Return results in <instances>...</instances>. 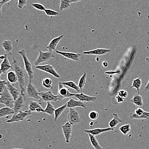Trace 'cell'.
Segmentation results:
<instances>
[{"mask_svg":"<svg viewBox=\"0 0 149 149\" xmlns=\"http://www.w3.org/2000/svg\"><path fill=\"white\" fill-rule=\"evenodd\" d=\"M12 60L11 68L15 72L17 75L21 93L23 95L25 96V91L26 90V89L25 88V72L19 64L15 58L13 56Z\"/></svg>","mask_w":149,"mask_h":149,"instance_id":"1","label":"cell"},{"mask_svg":"<svg viewBox=\"0 0 149 149\" xmlns=\"http://www.w3.org/2000/svg\"><path fill=\"white\" fill-rule=\"evenodd\" d=\"M18 53L22 56L24 63V64L25 70L29 76V82L31 83L32 80L34 78V72L32 67L31 63L28 56L27 53L24 49H22L18 52Z\"/></svg>","mask_w":149,"mask_h":149,"instance_id":"2","label":"cell"},{"mask_svg":"<svg viewBox=\"0 0 149 149\" xmlns=\"http://www.w3.org/2000/svg\"><path fill=\"white\" fill-rule=\"evenodd\" d=\"M15 100L8 91L7 87L0 94V103L6 107L13 108Z\"/></svg>","mask_w":149,"mask_h":149,"instance_id":"3","label":"cell"},{"mask_svg":"<svg viewBox=\"0 0 149 149\" xmlns=\"http://www.w3.org/2000/svg\"><path fill=\"white\" fill-rule=\"evenodd\" d=\"M54 55L52 52H43L39 50V55L37 59L34 61V65L36 66H39L41 64L48 62L54 58Z\"/></svg>","mask_w":149,"mask_h":149,"instance_id":"4","label":"cell"},{"mask_svg":"<svg viewBox=\"0 0 149 149\" xmlns=\"http://www.w3.org/2000/svg\"><path fill=\"white\" fill-rule=\"evenodd\" d=\"M31 112L29 110L20 111L18 113L14 114L10 119L7 121L8 123H13V122H18L20 121H22L25 119L26 117L30 116Z\"/></svg>","mask_w":149,"mask_h":149,"instance_id":"5","label":"cell"},{"mask_svg":"<svg viewBox=\"0 0 149 149\" xmlns=\"http://www.w3.org/2000/svg\"><path fill=\"white\" fill-rule=\"evenodd\" d=\"M67 119L68 121L72 125L78 124L81 121L79 112L73 108H70L69 109L67 115Z\"/></svg>","mask_w":149,"mask_h":149,"instance_id":"6","label":"cell"},{"mask_svg":"<svg viewBox=\"0 0 149 149\" xmlns=\"http://www.w3.org/2000/svg\"><path fill=\"white\" fill-rule=\"evenodd\" d=\"M74 94H75L70 93L69 89L64 87L63 85H62L61 83H58V94L57 95L58 100L61 101L66 98L74 96Z\"/></svg>","mask_w":149,"mask_h":149,"instance_id":"7","label":"cell"},{"mask_svg":"<svg viewBox=\"0 0 149 149\" xmlns=\"http://www.w3.org/2000/svg\"><path fill=\"white\" fill-rule=\"evenodd\" d=\"M26 91L27 96L29 97L42 100L39 95V91L31 82H29L26 85Z\"/></svg>","mask_w":149,"mask_h":149,"instance_id":"8","label":"cell"},{"mask_svg":"<svg viewBox=\"0 0 149 149\" xmlns=\"http://www.w3.org/2000/svg\"><path fill=\"white\" fill-rule=\"evenodd\" d=\"M39 95L42 101L45 102L53 101L56 102L58 100V96L57 95H54L53 94L52 91L51 90L39 92Z\"/></svg>","mask_w":149,"mask_h":149,"instance_id":"9","label":"cell"},{"mask_svg":"<svg viewBox=\"0 0 149 149\" xmlns=\"http://www.w3.org/2000/svg\"><path fill=\"white\" fill-rule=\"evenodd\" d=\"M131 119H149V112L144 111L141 108L136 109L134 112L130 114Z\"/></svg>","mask_w":149,"mask_h":149,"instance_id":"10","label":"cell"},{"mask_svg":"<svg viewBox=\"0 0 149 149\" xmlns=\"http://www.w3.org/2000/svg\"><path fill=\"white\" fill-rule=\"evenodd\" d=\"M72 125L68 121L61 126L63 133L65 137L66 143H70V141L72 131Z\"/></svg>","mask_w":149,"mask_h":149,"instance_id":"11","label":"cell"},{"mask_svg":"<svg viewBox=\"0 0 149 149\" xmlns=\"http://www.w3.org/2000/svg\"><path fill=\"white\" fill-rule=\"evenodd\" d=\"M37 69L41 71H44L52 75L56 78H60L61 76L57 73L54 68L50 64L45 65H39L35 66Z\"/></svg>","mask_w":149,"mask_h":149,"instance_id":"12","label":"cell"},{"mask_svg":"<svg viewBox=\"0 0 149 149\" xmlns=\"http://www.w3.org/2000/svg\"><path fill=\"white\" fill-rule=\"evenodd\" d=\"M26 101L25 96L21 94L19 97L16 100L14 103L13 110L14 111V114L18 113L21 111L23 108L24 106V103Z\"/></svg>","mask_w":149,"mask_h":149,"instance_id":"13","label":"cell"},{"mask_svg":"<svg viewBox=\"0 0 149 149\" xmlns=\"http://www.w3.org/2000/svg\"><path fill=\"white\" fill-rule=\"evenodd\" d=\"M6 87L15 100H16L21 94L20 90L16 88L13 85V84L10 83L9 81H8Z\"/></svg>","mask_w":149,"mask_h":149,"instance_id":"14","label":"cell"},{"mask_svg":"<svg viewBox=\"0 0 149 149\" xmlns=\"http://www.w3.org/2000/svg\"><path fill=\"white\" fill-rule=\"evenodd\" d=\"M55 52L58 54L61 55L67 59H70L74 61H79L80 57L81 56V54L78 53L67 52H60V51L55 50Z\"/></svg>","mask_w":149,"mask_h":149,"instance_id":"15","label":"cell"},{"mask_svg":"<svg viewBox=\"0 0 149 149\" xmlns=\"http://www.w3.org/2000/svg\"><path fill=\"white\" fill-rule=\"evenodd\" d=\"M29 110L30 112L36 111L38 112H44V109L41 106L40 104L36 101L30 100L28 103Z\"/></svg>","mask_w":149,"mask_h":149,"instance_id":"16","label":"cell"},{"mask_svg":"<svg viewBox=\"0 0 149 149\" xmlns=\"http://www.w3.org/2000/svg\"><path fill=\"white\" fill-rule=\"evenodd\" d=\"M67 108H73L75 107H81L86 109L87 105H85L82 101L80 100H76L73 99H70V100L67 102Z\"/></svg>","mask_w":149,"mask_h":149,"instance_id":"17","label":"cell"},{"mask_svg":"<svg viewBox=\"0 0 149 149\" xmlns=\"http://www.w3.org/2000/svg\"><path fill=\"white\" fill-rule=\"evenodd\" d=\"M12 68V66L10 64L8 55L7 54L5 55V58L3 59L1 64V69H0V74L2 73H6V72L9 69Z\"/></svg>","mask_w":149,"mask_h":149,"instance_id":"18","label":"cell"},{"mask_svg":"<svg viewBox=\"0 0 149 149\" xmlns=\"http://www.w3.org/2000/svg\"><path fill=\"white\" fill-rule=\"evenodd\" d=\"M64 35H60L59 37H55L51 40L50 42L49 43L48 46H46V48L49 50V52H52L56 50V47L58 43L59 42L60 40L63 37Z\"/></svg>","mask_w":149,"mask_h":149,"instance_id":"19","label":"cell"},{"mask_svg":"<svg viewBox=\"0 0 149 149\" xmlns=\"http://www.w3.org/2000/svg\"><path fill=\"white\" fill-rule=\"evenodd\" d=\"M114 129L110 128H104V129H100V128H97V129H93L91 130H86L84 131V132L87 133V134H91L92 135H98L99 134H102L103 132H107V131H113Z\"/></svg>","mask_w":149,"mask_h":149,"instance_id":"20","label":"cell"},{"mask_svg":"<svg viewBox=\"0 0 149 149\" xmlns=\"http://www.w3.org/2000/svg\"><path fill=\"white\" fill-rule=\"evenodd\" d=\"M111 52L109 49L104 48H98L95 50H91L88 52H84L83 54L87 55H102Z\"/></svg>","mask_w":149,"mask_h":149,"instance_id":"21","label":"cell"},{"mask_svg":"<svg viewBox=\"0 0 149 149\" xmlns=\"http://www.w3.org/2000/svg\"><path fill=\"white\" fill-rule=\"evenodd\" d=\"M77 98L79 100L82 101H86V102H91V101H95L97 100V97L93 96H89L84 95V94L81 92L80 94H75L74 96Z\"/></svg>","mask_w":149,"mask_h":149,"instance_id":"22","label":"cell"},{"mask_svg":"<svg viewBox=\"0 0 149 149\" xmlns=\"http://www.w3.org/2000/svg\"><path fill=\"white\" fill-rule=\"evenodd\" d=\"M14 114V111L13 108L9 107H6L1 108L0 109V118L6 116H9V115Z\"/></svg>","mask_w":149,"mask_h":149,"instance_id":"23","label":"cell"},{"mask_svg":"<svg viewBox=\"0 0 149 149\" xmlns=\"http://www.w3.org/2000/svg\"><path fill=\"white\" fill-rule=\"evenodd\" d=\"M1 46L7 53H11L13 50L12 42L10 40H5L3 42Z\"/></svg>","mask_w":149,"mask_h":149,"instance_id":"24","label":"cell"},{"mask_svg":"<svg viewBox=\"0 0 149 149\" xmlns=\"http://www.w3.org/2000/svg\"><path fill=\"white\" fill-rule=\"evenodd\" d=\"M113 118L109 123V126L110 128L114 129L120 123L123 121L119 118L117 113H113Z\"/></svg>","mask_w":149,"mask_h":149,"instance_id":"25","label":"cell"},{"mask_svg":"<svg viewBox=\"0 0 149 149\" xmlns=\"http://www.w3.org/2000/svg\"><path fill=\"white\" fill-rule=\"evenodd\" d=\"M67 107V103L64 104V105L62 106L61 107H60L56 109H55V112H54V121H57V120L59 118V117H60L63 112L64 111L66 108Z\"/></svg>","mask_w":149,"mask_h":149,"instance_id":"26","label":"cell"},{"mask_svg":"<svg viewBox=\"0 0 149 149\" xmlns=\"http://www.w3.org/2000/svg\"><path fill=\"white\" fill-rule=\"evenodd\" d=\"M88 134L91 143L92 145L94 148V149H104L100 145V143L98 142L95 135H92V134Z\"/></svg>","mask_w":149,"mask_h":149,"instance_id":"27","label":"cell"},{"mask_svg":"<svg viewBox=\"0 0 149 149\" xmlns=\"http://www.w3.org/2000/svg\"><path fill=\"white\" fill-rule=\"evenodd\" d=\"M130 101L134 105L139 107H141L143 105L142 97L139 94H135Z\"/></svg>","mask_w":149,"mask_h":149,"instance_id":"28","label":"cell"},{"mask_svg":"<svg viewBox=\"0 0 149 149\" xmlns=\"http://www.w3.org/2000/svg\"><path fill=\"white\" fill-rule=\"evenodd\" d=\"M59 83H61L63 85L67 86L70 88H72L76 90L77 92H80L81 90L79 88V86L76 85V83H74L73 81H69V82H60Z\"/></svg>","mask_w":149,"mask_h":149,"instance_id":"29","label":"cell"},{"mask_svg":"<svg viewBox=\"0 0 149 149\" xmlns=\"http://www.w3.org/2000/svg\"><path fill=\"white\" fill-rule=\"evenodd\" d=\"M141 79L140 77L138 78H136V79L133 80V82H132V85L131 86L130 88H136L138 91V94H139L140 89L142 85Z\"/></svg>","mask_w":149,"mask_h":149,"instance_id":"30","label":"cell"},{"mask_svg":"<svg viewBox=\"0 0 149 149\" xmlns=\"http://www.w3.org/2000/svg\"><path fill=\"white\" fill-rule=\"evenodd\" d=\"M8 81L12 84H14L18 81V77L14 71H10L8 73Z\"/></svg>","mask_w":149,"mask_h":149,"instance_id":"31","label":"cell"},{"mask_svg":"<svg viewBox=\"0 0 149 149\" xmlns=\"http://www.w3.org/2000/svg\"><path fill=\"white\" fill-rule=\"evenodd\" d=\"M70 1V0H61L60 1L59 9L61 11L66 10L70 8L71 6Z\"/></svg>","mask_w":149,"mask_h":149,"instance_id":"32","label":"cell"},{"mask_svg":"<svg viewBox=\"0 0 149 149\" xmlns=\"http://www.w3.org/2000/svg\"><path fill=\"white\" fill-rule=\"evenodd\" d=\"M55 109L53 105L50 102H47V106L46 108L44 109V112L52 116L54 114Z\"/></svg>","mask_w":149,"mask_h":149,"instance_id":"33","label":"cell"},{"mask_svg":"<svg viewBox=\"0 0 149 149\" xmlns=\"http://www.w3.org/2000/svg\"><path fill=\"white\" fill-rule=\"evenodd\" d=\"M42 85L44 87L48 89H52L53 86L52 85V80L49 78H44L42 81Z\"/></svg>","mask_w":149,"mask_h":149,"instance_id":"34","label":"cell"},{"mask_svg":"<svg viewBox=\"0 0 149 149\" xmlns=\"http://www.w3.org/2000/svg\"><path fill=\"white\" fill-rule=\"evenodd\" d=\"M86 77H87V73H84L83 75L81 76V77L80 78L79 80L78 86L81 90V93L82 92L83 88L85 85V83H86Z\"/></svg>","mask_w":149,"mask_h":149,"instance_id":"35","label":"cell"},{"mask_svg":"<svg viewBox=\"0 0 149 149\" xmlns=\"http://www.w3.org/2000/svg\"><path fill=\"white\" fill-rule=\"evenodd\" d=\"M119 130L124 135H127L131 131V126L130 124L123 125L119 128Z\"/></svg>","mask_w":149,"mask_h":149,"instance_id":"36","label":"cell"},{"mask_svg":"<svg viewBox=\"0 0 149 149\" xmlns=\"http://www.w3.org/2000/svg\"><path fill=\"white\" fill-rule=\"evenodd\" d=\"M46 15L49 16H55L59 15V13L57 11L51 10V9H46L44 11Z\"/></svg>","mask_w":149,"mask_h":149,"instance_id":"37","label":"cell"},{"mask_svg":"<svg viewBox=\"0 0 149 149\" xmlns=\"http://www.w3.org/2000/svg\"><path fill=\"white\" fill-rule=\"evenodd\" d=\"M31 6L37 10L40 11H44L45 10V7L42 4L39 3H33L31 4Z\"/></svg>","mask_w":149,"mask_h":149,"instance_id":"38","label":"cell"},{"mask_svg":"<svg viewBox=\"0 0 149 149\" xmlns=\"http://www.w3.org/2000/svg\"><path fill=\"white\" fill-rule=\"evenodd\" d=\"M89 117L92 120H96L99 117V114L96 111H92L89 114Z\"/></svg>","mask_w":149,"mask_h":149,"instance_id":"39","label":"cell"},{"mask_svg":"<svg viewBox=\"0 0 149 149\" xmlns=\"http://www.w3.org/2000/svg\"><path fill=\"white\" fill-rule=\"evenodd\" d=\"M8 81L6 80H1L0 81V92H2L7 86Z\"/></svg>","mask_w":149,"mask_h":149,"instance_id":"40","label":"cell"},{"mask_svg":"<svg viewBox=\"0 0 149 149\" xmlns=\"http://www.w3.org/2000/svg\"><path fill=\"white\" fill-rule=\"evenodd\" d=\"M27 0H18L17 7L22 9L24 6L27 4Z\"/></svg>","mask_w":149,"mask_h":149,"instance_id":"41","label":"cell"},{"mask_svg":"<svg viewBox=\"0 0 149 149\" xmlns=\"http://www.w3.org/2000/svg\"><path fill=\"white\" fill-rule=\"evenodd\" d=\"M119 95L120 97H122L123 98H126L127 96V93L125 90H122L119 92Z\"/></svg>","mask_w":149,"mask_h":149,"instance_id":"42","label":"cell"},{"mask_svg":"<svg viewBox=\"0 0 149 149\" xmlns=\"http://www.w3.org/2000/svg\"><path fill=\"white\" fill-rule=\"evenodd\" d=\"M11 0H2L1 2H0V4H1V12L2 7L3 5H4L5 4L8 3V2L10 1Z\"/></svg>","mask_w":149,"mask_h":149,"instance_id":"43","label":"cell"},{"mask_svg":"<svg viewBox=\"0 0 149 149\" xmlns=\"http://www.w3.org/2000/svg\"><path fill=\"white\" fill-rule=\"evenodd\" d=\"M148 91H149V80L148 82V84L146 85L144 89V91H145V92Z\"/></svg>","mask_w":149,"mask_h":149,"instance_id":"44","label":"cell"},{"mask_svg":"<svg viewBox=\"0 0 149 149\" xmlns=\"http://www.w3.org/2000/svg\"><path fill=\"white\" fill-rule=\"evenodd\" d=\"M102 65L104 67H107L108 66V63L106 61H104L102 62Z\"/></svg>","mask_w":149,"mask_h":149,"instance_id":"45","label":"cell"},{"mask_svg":"<svg viewBox=\"0 0 149 149\" xmlns=\"http://www.w3.org/2000/svg\"><path fill=\"white\" fill-rule=\"evenodd\" d=\"M70 1L71 3H77L79 2L81 0H70Z\"/></svg>","mask_w":149,"mask_h":149,"instance_id":"46","label":"cell"},{"mask_svg":"<svg viewBox=\"0 0 149 149\" xmlns=\"http://www.w3.org/2000/svg\"><path fill=\"white\" fill-rule=\"evenodd\" d=\"M146 62L148 63H149V57H147L146 59Z\"/></svg>","mask_w":149,"mask_h":149,"instance_id":"47","label":"cell"},{"mask_svg":"<svg viewBox=\"0 0 149 149\" xmlns=\"http://www.w3.org/2000/svg\"><path fill=\"white\" fill-rule=\"evenodd\" d=\"M4 58H5V55H4V56L2 55L1 56V59H3H3H4Z\"/></svg>","mask_w":149,"mask_h":149,"instance_id":"48","label":"cell"},{"mask_svg":"<svg viewBox=\"0 0 149 149\" xmlns=\"http://www.w3.org/2000/svg\"><path fill=\"white\" fill-rule=\"evenodd\" d=\"M93 125V122H91V123H90V126H92Z\"/></svg>","mask_w":149,"mask_h":149,"instance_id":"49","label":"cell"},{"mask_svg":"<svg viewBox=\"0 0 149 149\" xmlns=\"http://www.w3.org/2000/svg\"><path fill=\"white\" fill-rule=\"evenodd\" d=\"M22 149L21 148H13V149Z\"/></svg>","mask_w":149,"mask_h":149,"instance_id":"50","label":"cell"},{"mask_svg":"<svg viewBox=\"0 0 149 149\" xmlns=\"http://www.w3.org/2000/svg\"><path fill=\"white\" fill-rule=\"evenodd\" d=\"M99 60V58H97V61H98V60Z\"/></svg>","mask_w":149,"mask_h":149,"instance_id":"51","label":"cell"}]
</instances>
